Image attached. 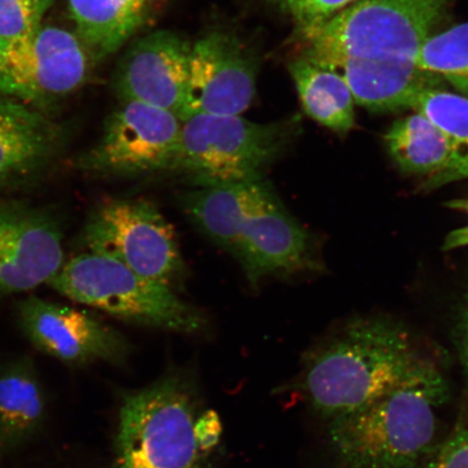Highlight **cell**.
I'll return each mask as SVG.
<instances>
[{
    "instance_id": "cell-1",
    "label": "cell",
    "mask_w": 468,
    "mask_h": 468,
    "mask_svg": "<svg viewBox=\"0 0 468 468\" xmlns=\"http://www.w3.org/2000/svg\"><path fill=\"white\" fill-rule=\"evenodd\" d=\"M450 388L425 356L399 385L364 408L327 422L338 468H423L436 446Z\"/></svg>"
},
{
    "instance_id": "cell-2",
    "label": "cell",
    "mask_w": 468,
    "mask_h": 468,
    "mask_svg": "<svg viewBox=\"0 0 468 468\" xmlns=\"http://www.w3.org/2000/svg\"><path fill=\"white\" fill-rule=\"evenodd\" d=\"M423 358L409 332L396 322L351 321L308 355L302 390L327 423L388 393Z\"/></svg>"
},
{
    "instance_id": "cell-3",
    "label": "cell",
    "mask_w": 468,
    "mask_h": 468,
    "mask_svg": "<svg viewBox=\"0 0 468 468\" xmlns=\"http://www.w3.org/2000/svg\"><path fill=\"white\" fill-rule=\"evenodd\" d=\"M220 435L218 414L205 411L196 383L171 373L124 397L115 468H207Z\"/></svg>"
},
{
    "instance_id": "cell-4",
    "label": "cell",
    "mask_w": 468,
    "mask_h": 468,
    "mask_svg": "<svg viewBox=\"0 0 468 468\" xmlns=\"http://www.w3.org/2000/svg\"><path fill=\"white\" fill-rule=\"evenodd\" d=\"M300 132L297 116L261 124L241 115L197 114L184 122L177 152L164 174L193 186L261 180Z\"/></svg>"
},
{
    "instance_id": "cell-5",
    "label": "cell",
    "mask_w": 468,
    "mask_h": 468,
    "mask_svg": "<svg viewBox=\"0 0 468 468\" xmlns=\"http://www.w3.org/2000/svg\"><path fill=\"white\" fill-rule=\"evenodd\" d=\"M452 0H356L305 37L303 57L320 66L339 60L417 63L419 52Z\"/></svg>"
},
{
    "instance_id": "cell-6",
    "label": "cell",
    "mask_w": 468,
    "mask_h": 468,
    "mask_svg": "<svg viewBox=\"0 0 468 468\" xmlns=\"http://www.w3.org/2000/svg\"><path fill=\"white\" fill-rule=\"evenodd\" d=\"M47 285L69 300L128 324L183 335L207 330V315L181 300L174 289L101 254L86 251L73 257Z\"/></svg>"
},
{
    "instance_id": "cell-7",
    "label": "cell",
    "mask_w": 468,
    "mask_h": 468,
    "mask_svg": "<svg viewBox=\"0 0 468 468\" xmlns=\"http://www.w3.org/2000/svg\"><path fill=\"white\" fill-rule=\"evenodd\" d=\"M80 243L90 253L124 263L145 279L174 289L186 266L174 228L142 198H105L88 214Z\"/></svg>"
},
{
    "instance_id": "cell-8",
    "label": "cell",
    "mask_w": 468,
    "mask_h": 468,
    "mask_svg": "<svg viewBox=\"0 0 468 468\" xmlns=\"http://www.w3.org/2000/svg\"><path fill=\"white\" fill-rule=\"evenodd\" d=\"M2 46L0 93L48 116L86 83L95 66L73 29L44 23Z\"/></svg>"
},
{
    "instance_id": "cell-9",
    "label": "cell",
    "mask_w": 468,
    "mask_h": 468,
    "mask_svg": "<svg viewBox=\"0 0 468 468\" xmlns=\"http://www.w3.org/2000/svg\"><path fill=\"white\" fill-rule=\"evenodd\" d=\"M184 122L168 111L120 101L91 148L76 157L81 174L97 179H133L164 174L177 152Z\"/></svg>"
},
{
    "instance_id": "cell-10",
    "label": "cell",
    "mask_w": 468,
    "mask_h": 468,
    "mask_svg": "<svg viewBox=\"0 0 468 468\" xmlns=\"http://www.w3.org/2000/svg\"><path fill=\"white\" fill-rule=\"evenodd\" d=\"M16 320L34 348L69 367L122 365L131 353L120 332L87 310L28 296L17 303Z\"/></svg>"
},
{
    "instance_id": "cell-11",
    "label": "cell",
    "mask_w": 468,
    "mask_h": 468,
    "mask_svg": "<svg viewBox=\"0 0 468 468\" xmlns=\"http://www.w3.org/2000/svg\"><path fill=\"white\" fill-rule=\"evenodd\" d=\"M63 239L52 209L0 201V302L48 284L66 262Z\"/></svg>"
},
{
    "instance_id": "cell-12",
    "label": "cell",
    "mask_w": 468,
    "mask_h": 468,
    "mask_svg": "<svg viewBox=\"0 0 468 468\" xmlns=\"http://www.w3.org/2000/svg\"><path fill=\"white\" fill-rule=\"evenodd\" d=\"M259 58L237 34L214 31L192 44L184 122L197 114L241 115L253 103Z\"/></svg>"
},
{
    "instance_id": "cell-13",
    "label": "cell",
    "mask_w": 468,
    "mask_h": 468,
    "mask_svg": "<svg viewBox=\"0 0 468 468\" xmlns=\"http://www.w3.org/2000/svg\"><path fill=\"white\" fill-rule=\"evenodd\" d=\"M236 259L250 284L271 274H290L312 265L309 234L263 179L254 185L239 233Z\"/></svg>"
},
{
    "instance_id": "cell-14",
    "label": "cell",
    "mask_w": 468,
    "mask_h": 468,
    "mask_svg": "<svg viewBox=\"0 0 468 468\" xmlns=\"http://www.w3.org/2000/svg\"><path fill=\"white\" fill-rule=\"evenodd\" d=\"M192 44L160 29L133 40L112 78L120 101H138L168 111L184 122Z\"/></svg>"
},
{
    "instance_id": "cell-15",
    "label": "cell",
    "mask_w": 468,
    "mask_h": 468,
    "mask_svg": "<svg viewBox=\"0 0 468 468\" xmlns=\"http://www.w3.org/2000/svg\"><path fill=\"white\" fill-rule=\"evenodd\" d=\"M69 131L39 111L0 98V195L27 188L61 160Z\"/></svg>"
},
{
    "instance_id": "cell-16",
    "label": "cell",
    "mask_w": 468,
    "mask_h": 468,
    "mask_svg": "<svg viewBox=\"0 0 468 468\" xmlns=\"http://www.w3.org/2000/svg\"><path fill=\"white\" fill-rule=\"evenodd\" d=\"M322 67L341 75L355 103L374 112L413 109L420 93L436 87L439 79L407 61L347 58Z\"/></svg>"
},
{
    "instance_id": "cell-17",
    "label": "cell",
    "mask_w": 468,
    "mask_h": 468,
    "mask_svg": "<svg viewBox=\"0 0 468 468\" xmlns=\"http://www.w3.org/2000/svg\"><path fill=\"white\" fill-rule=\"evenodd\" d=\"M384 140L398 168L422 178L426 188L461 180L459 157L452 143L424 115L417 112L397 120Z\"/></svg>"
},
{
    "instance_id": "cell-18",
    "label": "cell",
    "mask_w": 468,
    "mask_h": 468,
    "mask_svg": "<svg viewBox=\"0 0 468 468\" xmlns=\"http://www.w3.org/2000/svg\"><path fill=\"white\" fill-rule=\"evenodd\" d=\"M47 397L37 367L20 356L0 367V465L43 429Z\"/></svg>"
},
{
    "instance_id": "cell-19",
    "label": "cell",
    "mask_w": 468,
    "mask_h": 468,
    "mask_svg": "<svg viewBox=\"0 0 468 468\" xmlns=\"http://www.w3.org/2000/svg\"><path fill=\"white\" fill-rule=\"evenodd\" d=\"M160 0H68L73 31L93 64L119 51L154 13Z\"/></svg>"
},
{
    "instance_id": "cell-20",
    "label": "cell",
    "mask_w": 468,
    "mask_h": 468,
    "mask_svg": "<svg viewBox=\"0 0 468 468\" xmlns=\"http://www.w3.org/2000/svg\"><path fill=\"white\" fill-rule=\"evenodd\" d=\"M256 181L195 186L181 195V207L210 241L236 257L239 228Z\"/></svg>"
},
{
    "instance_id": "cell-21",
    "label": "cell",
    "mask_w": 468,
    "mask_h": 468,
    "mask_svg": "<svg viewBox=\"0 0 468 468\" xmlns=\"http://www.w3.org/2000/svg\"><path fill=\"white\" fill-rule=\"evenodd\" d=\"M289 71L310 119L338 133L353 130L356 103L341 75L303 56L289 64Z\"/></svg>"
},
{
    "instance_id": "cell-22",
    "label": "cell",
    "mask_w": 468,
    "mask_h": 468,
    "mask_svg": "<svg viewBox=\"0 0 468 468\" xmlns=\"http://www.w3.org/2000/svg\"><path fill=\"white\" fill-rule=\"evenodd\" d=\"M417 64L468 95V21L431 35L420 48Z\"/></svg>"
},
{
    "instance_id": "cell-23",
    "label": "cell",
    "mask_w": 468,
    "mask_h": 468,
    "mask_svg": "<svg viewBox=\"0 0 468 468\" xmlns=\"http://www.w3.org/2000/svg\"><path fill=\"white\" fill-rule=\"evenodd\" d=\"M446 133L460 162V178H468V98L437 87L424 90L413 105Z\"/></svg>"
},
{
    "instance_id": "cell-24",
    "label": "cell",
    "mask_w": 468,
    "mask_h": 468,
    "mask_svg": "<svg viewBox=\"0 0 468 468\" xmlns=\"http://www.w3.org/2000/svg\"><path fill=\"white\" fill-rule=\"evenodd\" d=\"M55 0H0V44L19 39L43 25Z\"/></svg>"
},
{
    "instance_id": "cell-25",
    "label": "cell",
    "mask_w": 468,
    "mask_h": 468,
    "mask_svg": "<svg viewBox=\"0 0 468 468\" xmlns=\"http://www.w3.org/2000/svg\"><path fill=\"white\" fill-rule=\"evenodd\" d=\"M355 2L356 0H278L294 19L303 37L324 26Z\"/></svg>"
},
{
    "instance_id": "cell-26",
    "label": "cell",
    "mask_w": 468,
    "mask_h": 468,
    "mask_svg": "<svg viewBox=\"0 0 468 468\" xmlns=\"http://www.w3.org/2000/svg\"><path fill=\"white\" fill-rule=\"evenodd\" d=\"M423 468H468V429L455 430L437 446Z\"/></svg>"
},
{
    "instance_id": "cell-27",
    "label": "cell",
    "mask_w": 468,
    "mask_h": 468,
    "mask_svg": "<svg viewBox=\"0 0 468 468\" xmlns=\"http://www.w3.org/2000/svg\"><path fill=\"white\" fill-rule=\"evenodd\" d=\"M455 343L462 367L468 380V303L462 310L455 326Z\"/></svg>"
},
{
    "instance_id": "cell-28",
    "label": "cell",
    "mask_w": 468,
    "mask_h": 468,
    "mask_svg": "<svg viewBox=\"0 0 468 468\" xmlns=\"http://www.w3.org/2000/svg\"><path fill=\"white\" fill-rule=\"evenodd\" d=\"M446 207L452 209L464 210L468 214V200H454L448 202ZM468 245V227L461 228V229L454 230L449 234L444 239L443 250H450L459 248L467 247Z\"/></svg>"
},
{
    "instance_id": "cell-29",
    "label": "cell",
    "mask_w": 468,
    "mask_h": 468,
    "mask_svg": "<svg viewBox=\"0 0 468 468\" xmlns=\"http://www.w3.org/2000/svg\"><path fill=\"white\" fill-rule=\"evenodd\" d=\"M3 46L0 44V56H2Z\"/></svg>"
}]
</instances>
